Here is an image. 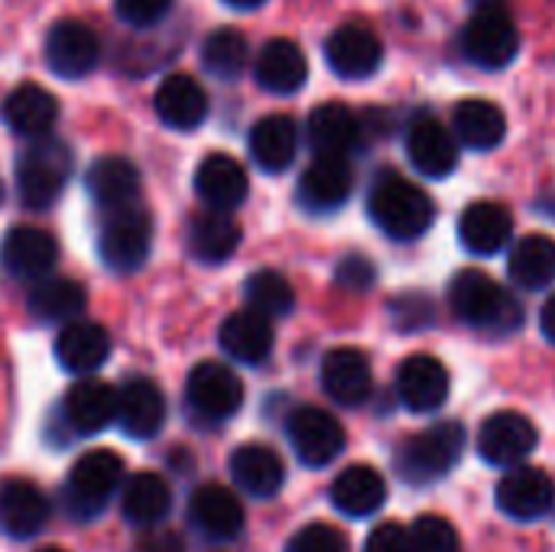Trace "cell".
<instances>
[{
  "label": "cell",
  "mask_w": 555,
  "mask_h": 552,
  "mask_svg": "<svg viewBox=\"0 0 555 552\" xmlns=\"http://www.w3.org/2000/svg\"><path fill=\"white\" fill-rule=\"evenodd\" d=\"M371 221L393 241H416L436 221L433 198L400 172H380L367 195Z\"/></svg>",
  "instance_id": "cell-1"
},
{
  "label": "cell",
  "mask_w": 555,
  "mask_h": 552,
  "mask_svg": "<svg viewBox=\"0 0 555 552\" xmlns=\"http://www.w3.org/2000/svg\"><path fill=\"white\" fill-rule=\"evenodd\" d=\"M449 303H452V312L472 325V329H485V332H494V335H504L511 329L520 325V306L511 293H504L485 270H462L452 277L449 283Z\"/></svg>",
  "instance_id": "cell-2"
},
{
  "label": "cell",
  "mask_w": 555,
  "mask_h": 552,
  "mask_svg": "<svg viewBox=\"0 0 555 552\" xmlns=\"http://www.w3.org/2000/svg\"><path fill=\"white\" fill-rule=\"evenodd\" d=\"M72 179V150L59 137L29 140L16 159V192L33 211H46Z\"/></svg>",
  "instance_id": "cell-3"
},
{
  "label": "cell",
  "mask_w": 555,
  "mask_h": 552,
  "mask_svg": "<svg viewBox=\"0 0 555 552\" xmlns=\"http://www.w3.org/2000/svg\"><path fill=\"white\" fill-rule=\"evenodd\" d=\"M465 449V429L462 423H436L416 436H410L397 449V472L410 485H433L446 478Z\"/></svg>",
  "instance_id": "cell-4"
},
{
  "label": "cell",
  "mask_w": 555,
  "mask_h": 552,
  "mask_svg": "<svg viewBox=\"0 0 555 552\" xmlns=\"http://www.w3.org/2000/svg\"><path fill=\"white\" fill-rule=\"evenodd\" d=\"M124 485V462L114 452H88L81 455L65 482L62 504L65 514L78 524H88L104 514L114 491Z\"/></svg>",
  "instance_id": "cell-5"
},
{
  "label": "cell",
  "mask_w": 555,
  "mask_h": 552,
  "mask_svg": "<svg viewBox=\"0 0 555 552\" xmlns=\"http://www.w3.org/2000/svg\"><path fill=\"white\" fill-rule=\"evenodd\" d=\"M465 55L481 68H507L520 52V33L501 0H481L462 29Z\"/></svg>",
  "instance_id": "cell-6"
},
{
  "label": "cell",
  "mask_w": 555,
  "mask_h": 552,
  "mask_svg": "<svg viewBox=\"0 0 555 552\" xmlns=\"http://www.w3.org/2000/svg\"><path fill=\"white\" fill-rule=\"evenodd\" d=\"M150 244H153V218L140 205H130L107 215L98 238V254L111 270L130 273L143 267V260L150 257Z\"/></svg>",
  "instance_id": "cell-7"
},
{
  "label": "cell",
  "mask_w": 555,
  "mask_h": 552,
  "mask_svg": "<svg viewBox=\"0 0 555 552\" xmlns=\"http://www.w3.org/2000/svg\"><path fill=\"white\" fill-rule=\"evenodd\" d=\"M286 436L296 459L309 468H325L345 452V426L319 407L293 410L286 420Z\"/></svg>",
  "instance_id": "cell-8"
},
{
  "label": "cell",
  "mask_w": 555,
  "mask_h": 552,
  "mask_svg": "<svg viewBox=\"0 0 555 552\" xmlns=\"http://www.w3.org/2000/svg\"><path fill=\"white\" fill-rule=\"evenodd\" d=\"M185 397L189 407L211 423L231 420L241 403H244V384L234 374V368L221 364V361H202L192 368L189 381H185Z\"/></svg>",
  "instance_id": "cell-9"
},
{
  "label": "cell",
  "mask_w": 555,
  "mask_h": 552,
  "mask_svg": "<svg viewBox=\"0 0 555 552\" xmlns=\"http://www.w3.org/2000/svg\"><path fill=\"white\" fill-rule=\"evenodd\" d=\"M537 426L517 410H501L488 416L478 433V452L494 468H517L537 449Z\"/></svg>",
  "instance_id": "cell-10"
},
{
  "label": "cell",
  "mask_w": 555,
  "mask_h": 552,
  "mask_svg": "<svg viewBox=\"0 0 555 552\" xmlns=\"http://www.w3.org/2000/svg\"><path fill=\"white\" fill-rule=\"evenodd\" d=\"M101 59L98 33L81 20H59L46 33V65L59 78H85Z\"/></svg>",
  "instance_id": "cell-11"
},
{
  "label": "cell",
  "mask_w": 555,
  "mask_h": 552,
  "mask_svg": "<svg viewBox=\"0 0 555 552\" xmlns=\"http://www.w3.org/2000/svg\"><path fill=\"white\" fill-rule=\"evenodd\" d=\"M406 156L423 176L446 179L459 166V140L436 114L423 111L406 127Z\"/></svg>",
  "instance_id": "cell-12"
},
{
  "label": "cell",
  "mask_w": 555,
  "mask_h": 552,
  "mask_svg": "<svg viewBox=\"0 0 555 552\" xmlns=\"http://www.w3.org/2000/svg\"><path fill=\"white\" fill-rule=\"evenodd\" d=\"M325 62L338 78H367L384 62V42L380 36L364 23H345L338 26L325 42Z\"/></svg>",
  "instance_id": "cell-13"
},
{
  "label": "cell",
  "mask_w": 555,
  "mask_h": 552,
  "mask_svg": "<svg viewBox=\"0 0 555 552\" xmlns=\"http://www.w3.org/2000/svg\"><path fill=\"white\" fill-rule=\"evenodd\" d=\"M309 146L315 156H332V159H348L364 140V120L341 101H325L309 114L306 124Z\"/></svg>",
  "instance_id": "cell-14"
},
{
  "label": "cell",
  "mask_w": 555,
  "mask_h": 552,
  "mask_svg": "<svg viewBox=\"0 0 555 552\" xmlns=\"http://www.w3.org/2000/svg\"><path fill=\"white\" fill-rule=\"evenodd\" d=\"M553 501L555 485L540 468L517 465L498 482V511L507 514L511 521H520V524L540 521L543 514L553 511Z\"/></svg>",
  "instance_id": "cell-15"
},
{
  "label": "cell",
  "mask_w": 555,
  "mask_h": 552,
  "mask_svg": "<svg viewBox=\"0 0 555 552\" xmlns=\"http://www.w3.org/2000/svg\"><path fill=\"white\" fill-rule=\"evenodd\" d=\"M354 189V169L348 159H332V156H315L312 166L299 176L296 198L306 211L312 215H328L348 202Z\"/></svg>",
  "instance_id": "cell-16"
},
{
  "label": "cell",
  "mask_w": 555,
  "mask_h": 552,
  "mask_svg": "<svg viewBox=\"0 0 555 552\" xmlns=\"http://www.w3.org/2000/svg\"><path fill=\"white\" fill-rule=\"evenodd\" d=\"M59 260V244L42 228H10L0 244V264L13 280H46Z\"/></svg>",
  "instance_id": "cell-17"
},
{
  "label": "cell",
  "mask_w": 555,
  "mask_h": 552,
  "mask_svg": "<svg viewBox=\"0 0 555 552\" xmlns=\"http://www.w3.org/2000/svg\"><path fill=\"white\" fill-rule=\"evenodd\" d=\"M449 371L433 355H410L397 371V394L413 413H436L449 400Z\"/></svg>",
  "instance_id": "cell-18"
},
{
  "label": "cell",
  "mask_w": 555,
  "mask_h": 552,
  "mask_svg": "<svg viewBox=\"0 0 555 552\" xmlns=\"http://www.w3.org/2000/svg\"><path fill=\"white\" fill-rule=\"evenodd\" d=\"M195 192L198 198L205 202V208L211 211H234L244 205L247 192H250V182H247V172L244 166L228 156V153H211L198 163L195 169Z\"/></svg>",
  "instance_id": "cell-19"
},
{
  "label": "cell",
  "mask_w": 555,
  "mask_h": 552,
  "mask_svg": "<svg viewBox=\"0 0 555 552\" xmlns=\"http://www.w3.org/2000/svg\"><path fill=\"white\" fill-rule=\"evenodd\" d=\"M62 420L78 436H98L117 423V387L104 381H78L62 400Z\"/></svg>",
  "instance_id": "cell-20"
},
{
  "label": "cell",
  "mask_w": 555,
  "mask_h": 552,
  "mask_svg": "<svg viewBox=\"0 0 555 552\" xmlns=\"http://www.w3.org/2000/svg\"><path fill=\"white\" fill-rule=\"evenodd\" d=\"M189 521L208 540H234L244 530V508L224 485H202L189 498Z\"/></svg>",
  "instance_id": "cell-21"
},
{
  "label": "cell",
  "mask_w": 555,
  "mask_h": 552,
  "mask_svg": "<svg viewBox=\"0 0 555 552\" xmlns=\"http://www.w3.org/2000/svg\"><path fill=\"white\" fill-rule=\"evenodd\" d=\"M85 189H88L91 202L98 208H104L107 215L130 208L140 198V169L124 156H101L88 166Z\"/></svg>",
  "instance_id": "cell-22"
},
{
  "label": "cell",
  "mask_w": 555,
  "mask_h": 552,
  "mask_svg": "<svg viewBox=\"0 0 555 552\" xmlns=\"http://www.w3.org/2000/svg\"><path fill=\"white\" fill-rule=\"evenodd\" d=\"M228 472H231L234 485L257 501L276 498L286 482L283 459L270 446H260V442H247V446L234 449V455L228 459Z\"/></svg>",
  "instance_id": "cell-23"
},
{
  "label": "cell",
  "mask_w": 555,
  "mask_h": 552,
  "mask_svg": "<svg viewBox=\"0 0 555 552\" xmlns=\"http://www.w3.org/2000/svg\"><path fill=\"white\" fill-rule=\"evenodd\" d=\"M156 117L172 127V130H195L205 117H208V94L205 88L185 75V72H172L159 81L156 98H153Z\"/></svg>",
  "instance_id": "cell-24"
},
{
  "label": "cell",
  "mask_w": 555,
  "mask_h": 552,
  "mask_svg": "<svg viewBox=\"0 0 555 552\" xmlns=\"http://www.w3.org/2000/svg\"><path fill=\"white\" fill-rule=\"evenodd\" d=\"M511 234H514V218L501 202H472L459 218L462 247L475 257L501 254Z\"/></svg>",
  "instance_id": "cell-25"
},
{
  "label": "cell",
  "mask_w": 555,
  "mask_h": 552,
  "mask_svg": "<svg viewBox=\"0 0 555 552\" xmlns=\"http://www.w3.org/2000/svg\"><path fill=\"white\" fill-rule=\"evenodd\" d=\"M166 400L159 387L146 377H130L117 390V423L130 439H153L163 429Z\"/></svg>",
  "instance_id": "cell-26"
},
{
  "label": "cell",
  "mask_w": 555,
  "mask_h": 552,
  "mask_svg": "<svg viewBox=\"0 0 555 552\" xmlns=\"http://www.w3.org/2000/svg\"><path fill=\"white\" fill-rule=\"evenodd\" d=\"M322 387L341 407H358L371 397V361L358 348H335L322 361Z\"/></svg>",
  "instance_id": "cell-27"
},
{
  "label": "cell",
  "mask_w": 555,
  "mask_h": 552,
  "mask_svg": "<svg viewBox=\"0 0 555 552\" xmlns=\"http://www.w3.org/2000/svg\"><path fill=\"white\" fill-rule=\"evenodd\" d=\"M254 78L270 94H293L309 78L306 52L293 39H270L254 62Z\"/></svg>",
  "instance_id": "cell-28"
},
{
  "label": "cell",
  "mask_w": 555,
  "mask_h": 552,
  "mask_svg": "<svg viewBox=\"0 0 555 552\" xmlns=\"http://www.w3.org/2000/svg\"><path fill=\"white\" fill-rule=\"evenodd\" d=\"M46 521H49V501L33 482L13 478L0 485V527L7 537L29 540L46 527Z\"/></svg>",
  "instance_id": "cell-29"
},
{
  "label": "cell",
  "mask_w": 555,
  "mask_h": 552,
  "mask_svg": "<svg viewBox=\"0 0 555 552\" xmlns=\"http://www.w3.org/2000/svg\"><path fill=\"white\" fill-rule=\"evenodd\" d=\"M55 117H59V101L36 81L16 85L3 101L7 127L20 137H29V140L49 137V130L55 127Z\"/></svg>",
  "instance_id": "cell-30"
},
{
  "label": "cell",
  "mask_w": 555,
  "mask_h": 552,
  "mask_svg": "<svg viewBox=\"0 0 555 552\" xmlns=\"http://www.w3.org/2000/svg\"><path fill=\"white\" fill-rule=\"evenodd\" d=\"M111 358V335L88 319L68 322L55 338V361L68 374H94Z\"/></svg>",
  "instance_id": "cell-31"
},
{
  "label": "cell",
  "mask_w": 555,
  "mask_h": 552,
  "mask_svg": "<svg viewBox=\"0 0 555 552\" xmlns=\"http://www.w3.org/2000/svg\"><path fill=\"white\" fill-rule=\"evenodd\" d=\"M218 342L231 361L257 368L273 351V325H270V319L244 309V312H234L221 322Z\"/></svg>",
  "instance_id": "cell-32"
},
{
  "label": "cell",
  "mask_w": 555,
  "mask_h": 552,
  "mask_svg": "<svg viewBox=\"0 0 555 552\" xmlns=\"http://www.w3.org/2000/svg\"><path fill=\"white\" fill-rule=\"evenodd\" d=\"M387 501V482L371 465H351L332 482V504L351 521L377 514Z\"/></svg>",
  "instance_id": "cell-33"
},
{
  "label": "cell",
  "mask_w": 555,
  "mask_h": 552,
  "mask_svg": "<svg viewBox=\"0 0 555 552\" xmlns=\"http://www.w3.org/2000/svg\"><path fill=\"white\" fill-rule=\"evenodd\" d=\"M452 133L468 150H494L507 137V117L494 101L465 98L452 111Z\"/></svg>",
  "instance_id": "cell-34"
},
{
  "label": "cell",
  "mask_w": 555,
  "mask_h": 552,
  "mask_svg": "<svg viewBox=\"0 0 555 552\" xmlns=\"http://www.w3.org/2000/svg\"><path fill=\"white\" fill-rule=\"evenodd\" d=\"M189 251L202 264H224L241 247V224L228 211H198L189 221Z\"/></svg>",
  "instance_id": "cell-35"
},
{
  "label": "cell",
  "mask_w": 555,
  "mask_h": 552,
  "mask_svg": "<svg viewBox=\"0 0 555 552\" xmlns=\"http://www.w3.org/2000/svg\"><path fill=\"white\" fill-rule=\"evenodd\" d=\"M299 150L296 120L286 114H270L254 124L250 130V156L263 172H283Z\"/></svg>",
  "instance_id": "cell-36"
},
{
  "label": "cell",
  "mask_w": 555,
  "mask_h": 552,
  "mask_svg": "<svg viewBox=\"0 0 555 552\" xmlns=\"http://www.w3.org/2000/svg\"><path fill=\"white\" fill-rule=\"evenodd\" d=\"M511 283L520 290H546L555 283V241L550 234H527L507 257Z\"/></svg>",
  "instance_id": "cell-37"
},
{
  "label": "cell",
  "mask_w": 555,
  "mask_h": 552,
  "mask_svg": "<svg viewBox=\"0 0 555 552\" xmlns=\"http://www.w3.org/2000/svg\"><path fill=\"white\" fill-rule=\"evenodd\" d=\"M85 286L68 277H46L29 290V312L36 322H78L85 312Z\"/></svg>",
  "instance_id": "cell-38"
},
{
  "label": "cell",
  "mask_w": 555,
  "mask_h": 552,
  "mask_svg": "<svg viewBox=\"0 0 555 552\" xmlns=\"http://www.w3.org/2000/svg\"><path fill=\"white\" fill-rule=\"evenodd\" d=\"M124 517L137 527H159L172 508V491L166 478L156 472H140L130 482H124V498H120Z\"/></svg>",
  "instance_id": "cell-39"
},
{
  "label": "cell",
  "mask_w": 555,
  "mask_h": 552,
  "mask_svg": "<svg viewBox=\"0 0 555 552\" xmlns=\"http://www.w3.org/2000/svg\"><path fill=\"white\" fill-rule=\"evenodd\" d=\"M247 36L234 26H221L215 33L205 36L202 42V65L208 68V75L221 78V81H231L244 72L247 65Z\"/></svg>",
  "instance_id": "cell-40"
},
{
  "label": "cell",
  "mask_w": 555,
  "mask_h": 552,
  "mask_svg": "<svg viewBox=\"0 0 555 552\" xmlns=\"http://www.w3.org/2000/svg\"><path fill=\"white\" fill-rule=\"evenodd\" d=\"M244 299H247V309L263 316V319H280V316H289L293 306H296V293L289 286V280L276 270H257L247 277L244 283Z\"/></svg>",
  "instance_id": "cell-41"
},
{
  "label": "cell",
  "mask_w": 555,
  "mask_h": 552,
  "mask_svg": "<svg viewBox=\"0 0 555 552\" xmlns=\"http://www.w3.org/2000/svg\"><path fill=\"white\" fill-rule=\"evenodd\" d=\"M410 543H413V552H462V540L455 527L439 514L420 517L410 527Z\"/></svg>",
  "instance_id": "cell-42"
},
{
  "label": "cell",
  "mask_w": 555,
  "mask_h": 552,
  "mask_svg": "<svg viewBox=\"0 0 555 552\" xmlns=\"http://www.w3.org/2000/svg\"><path fill=\"white\" fill-rule=\"evenodd\" d=\"M286 552H351V547H348V537H345L338 527L309 524V527H302V530L289 540Z\"/></svg>",
  "instance_id": "cell-43"
},
{
  "label": "cell",
  "mask_w": 555,
  "mask_h": 552,
  "mask_svg": "<svg viewBox=\"0 0 555 552\" xmlns=\"http://www.w3.org/2000/svg\"><path fill=\"white\" fill-rule=\"evenodd\" d=\"M114 10L124 23L146 29L156 26L172 10V0H114Z\"/></svg>",
  "instance_id": "cell-44"
},
{
  "label": "cell",
  "mask_w": 555,
  "mask_h": 552,
  "mask_svg": "<svg viewBox=\"0 0 555 552\" xmlns=\"http://www.w3.org/2000/svg\"><path fill=\"white\" fill-rule=\"evenodd\" d=\"M374 280H377V270H374V264H371L367 257H361V254H348V257L338 264V270H335V283L345 286V290H351V293L371 290Z\"/></svg>",
  "instance_id": "cell-45"
},
{
  "label": "cell",
  "mask_w": 555,
  "mask_h": 552,
  "mask_svg": "<svg viewBox=\"0 0 555 552\" xmlns=\"http://www.w3.org/2000/svg\"><path fill=\"white\" fill-rule=\"evenodd\" d=\"M364 552H413L410 530L400 527V524H380V527L367 537Z\"/></svg>",
  "instance_id": "cell-46"
},
{
  "label": "cell",
  "mask_w": 555,
  "mask_h": 552,
  "mask_svg": "<svg viewBox=\"0 0 555 552\" xmlns=\"http://www.w3.org/2000/svg\"><path fill=\"white\" fill-rule=\"evenodd\" d=\"M393 312L400 329H420L433 322V303L426 296H403L393 303Z\"/></svg>",
  "instance_id": "cell-47"
},
{
  "label": "cell",
  "mask_w": 555,
  "mask_h": 552,
  "mask_svg": "<svg viewBox=\"0 0 555 552\" xmlns=\"http://www.w3.org/2000/svg\"><path fill=\"white\" fill-rule=\"evenodd\" d=\"M140 552H185L182 537L166 527H150V534L140 540Z\"/></svg>",
  "instance_id": "cell-48"
},
{
  "label": "cell",
  "mask_w": 555,
  "mask_h": 552,
  "mask_svg": "<svg viewBox=\"0 0 555 552\" xmlns=\"http://www.w3.org/2000/svg\"><path fill=\"white\" fill-rule=\"evenodd\" d=\"M540 329H543V335L555 345V296L543 306V312H540Z\"/></svg>",
  "instance_id": "cell-49"
},
{
  "label": "cell",
  "mask_w": 555,
  "mask_h": 552,
  "mask_svg": "<svg viewBox=\"0 0 555 552\" xmlns=\"http://www.w3.org/2000/svg\"><path fill=\"white\" fill-rule=\"evenodd\" d=\"M228 7H234V10H257V7H263L267 0H224Z\"/></svg>",
  "instance_id": "cell-50"
},
{
  "label": "cell",
  "mask_w": 555,
  "mask_h": 552,
  "mask_svg": "<svg viewBox=\"0 0 555 552\" xmlns=\"http://www.w3.org/2000/svg\"><path fill=\"white\" fill-rule=\"evenodd\" d=\"M36 552H65V550H59V547H46V550H36Z\"/></svg>",
  "instance_id": "cell-51"
},
{
  "label": "cell",
  "mask_w": 555,
  "mask_h": 552,
  "mask_svg": "<svg viewBox=\"0 0 555 552\" xmlns=\"http://www.w3.org/2000/svg\"><path fill=\"white\" fill-rule=\"evenodd\" d=\"M0 202H3V185H0Z\"/></svg>",
  "instance_id": "cell-52"
},
{
  "label": "cell",
  "mask_w": 555,
  "mask_h": 552,
  "mask_svg": "<svg viewBox=\"0 0 555 552\" xmlns=\"http://www.w3.org/2000/svg\"><path fill=\"white\" fill-rule=\"evenodd\" d=\"M553 511H555V501H553Z\"/></svg>",
  "instance_id": "cell-53"
}]
</instances>
